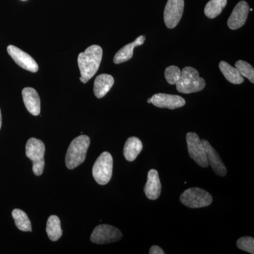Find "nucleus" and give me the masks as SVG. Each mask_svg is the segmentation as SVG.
<instances>
[{
    "mask_svg": "<svg viewBox=\"0 0 254 254\" xmlns=\"http://www.w3.org/2000/svg\"><path fill=\"white\" fill-rule=\"evenodd\" d=\"M103 58V49L101 47L93 45L88 47L83 53H80L78 57V65L81 72L80 81L86 83L99 68Z\"/></svg>",
    "mask_w": 254,
    "mask_h": 254,
    "instance_id": "f257e3e1",
    "label": "nucleus"
},
{
    "mask_svg": "<svg viewBox=\"0 0 254 254\" xmlns=\"http://www.w3.org/2000/svg\"><path fill=\"white\" fill-rule=\"evenodd\" d=\"M90 142L89 137L86 135L76 137L71 141L65 158L66 168L73 170L85 161Z\"/></svg>",
    "mask_w": 254,
    "mask_h": 254,
    "instance_id": "f03ea898",
    "label": "nucleus"
},
{
    "mask_svg": "<svg viewBox=\"0 0 254 254\" xmlns=\"http://www.w3.org/2000/svg\"><path fill=\"white\" fill-rule=\"evenodd\" d=\"M177 90L185 94L202 91L205 86V81L200 77L199 73L194 68L187 66L181 71V76L177 82Z\"/></svg>",
    "mask_w": 254,
    "mask_h": 254,
    "instance_id": "7ed1b4c3",
    "label": "nucleus"
},
{
    "mask_svg": "<svg viewBox=\"0 0 254 254\" xmlns=\"http://www.w3.org/2000/svg\"><path fill=\"white\" fill-rule=\"evenodd\" d=\"M46 146L41 140L31 138L26 145V154L33 162V171L36 176H41L45 167L44 155Z\"/></svg>",
    "mask_w": 254,
    "mask_h": 254,
    "instance_id": "20e7f679",
    "label": "nucleus"
},
{
    "mask_svg": "<svg viewBox=\"0 0 254 254\" xmlns=\"http://www.w3.org/2000/svg\"><path fill=\"white\" fill-rule=\"evenodd\" d=\"M180 201L190 208H204L211 204L213 197L207 190L194 187L184 191L180 195Z\"/></svg>",
    "mask_w": 254,
    "mask_h": 254,
    "instance_id": "39448f33",
    "label": "nucleus"
},
{
    "mask_svg": "<svg viewBox=\"0 0 254 254\" xmlns=\"http://www.w3.org/2000/svg\"><path fill=\"white\" fill-rule=\"evenodd\" d=\"M113 159L108 152H103L93 165V176L100 185H105L113 176Z\"/></svg>",
    "mask_w": 254,
    "mask_h": 254,
    "instance_id": "423d86ee",
    "label": "nucleus"
},
{
    "mask_svg": "<svg viewBox=\"0 0 254 254\" xmlns=\"http://www.w3.org/2000/svg\"><path fill=\"white\" fill-rule=\"evenodd\" d=\"M123 233L117 227L109 225H100L92 232L91 241L98 245L113 243L121 240Z\"/></svg>",
    "mask_w": 254,
    "mask_h": 254,
    "instance_id": "0eeeda50",
    "label": "nucleus"
},
{
    "mask_svg": "<svg viewBox=\"0 0 254 254\" xmlns=\"http://www.w3.org/2000/svg\"><path fill=\"white\" fill-rule=\"evenodd\" d=\"M187 142L190 158L202 168H208V160L199 136L193 132H190L187 134Z\"/></svg>",
    "mask_w": 254,
    "mask_h": 254,
    "instance_id": "6e6552de",
    "label": "nucleus"
},
{
    "mask_svg": "<svg viewBox=\"0 0 254 254\" xmlns=\"http://www.w3.org/2000/svg\"><path fill=\"white\" fill-rule=\"evenodd\" d=\"M185 0H168L164 11V21L170 29L176 27L182 17Z\"/></svg>",
    "mask_w": 254,
    "mask_h": 254,
    "instance_id": "1a4fd4ad",
    "label": "nucleus"
},
{
    "mask_svg": "<svg viewBox=\"0 0 254 254\" xmlns=\"http://www.w3.org/2000/svg\"><path fill=\"white\" fill-rule=\"evenodd\" d=\"M7 52L15 63L21 68L33 73L38 71V65L34 59L17 47L9 46L7 47Z\"/></svg>",
    "mask_w": 254,
    "mask_h": 254,
    "instance_id": "9d476101",
    "label": "nucleus"
},
{
    "mask_svg": "<svg viewBox=\"0 0 254 254\" xmlns=\"http://www.w3.org/2000/svg\"><path fill=\"white\" fill-rule=\"evenodd\" d=\"M151 103L155 107L160 108L175 110L182 108L186 104V101L182 97L177 95L157 93L151 98Z\"/></svg>",
    "mask_w": 254,
    "mask_h": 254,
    "instance_id": "9b49d317",
    "label": "nucleus"
},
{
    "mask_svg": "<svg viewBox=\"0 0 254 254\" xmlns=\"http://www.w3.org/2000/svg\"><path fill=\"white\" fill-rule=\"evenodd\" d=\"M250 12V6L245 1H241L235 6L227 21V26L231 30L239 29L245 24Z\"/></svg>",
    "mask_w": 254,
    "mask_h": 254,
    "instance_id": "f8f14e48",
    "label": "nucleus"
},
{
    "mask_svg": "<svg viewBox=\"0 0 254 254\" xmlns=\"http://www.w3.org/2000/svg\"><path fill=\"white\" fill-rule=\"evenodd\" d=\"M202 144L204 148L205 154H206L207 160L209 165H210L213 169L214 173L219 176L225 177L227 174V169L220 158L218 152L216 151L213 146L207 140H201Z\"/></svg>",
    "mask_w": 254,
    "mask_h": 254,
    "instance_id": "ddd939ff",
    "label": "nucleus"
},
{
    "mask_svg": "<svg viewBox=\"0 0 254 254\" xmlns=\"http://www.w3.org/2000/svg\"><path fill=\"white\" fill-rule=\"evenodd\" d=\"M162 185L159 174L156 170H150L148 174V180L144 187L147 198L150 200L158 199L161 193Z\"/></svg>",
    "mask_w": 254,
    "mask_h": 254,
    "instance_id": "4468645a",
    "label": "nucleus"
},
{
    "mask_svg": "<svg viewBox=\"0 0 254 254\" xmlns=\"http://www.w3.org/2000/svg\"><path fill=\"white\" fill-rule=\"evenodd\" d=\"M23 100L26 109L31 115L38 116L41 113V99L33 88H25L22 91Z\"/></svg>",
    "mask_w": 254,
    "mask_h": 254,
    "instance_id": "2eb2a0df",
    "label": "nucleus"
},
{
    "mask_svg": "<svg viewBox=\"0 0 254 254\" xmlns=\"http://www.w3.org/2000/svg\"><path fill=\"white\" fill-rule=\"evenodd\" d=\"M145 37L141 36L137 38L133 43H128L122 49L119 50L114 57L113 62L116 64L125 63L131 60L133 55V50L136 47L141 46L144 43Z\"/></svg>",
    "mask_w": 254,
    "mask_h": 254,
    "instance_id": "dca6fc26",
    "label": "nucleus"
},
{
    "mask_svg": "<svg viewBox=\"0 0 254 254\" xmlns=\"http://www.w3.org/2000/svg\"><path fill=\"white\" fill-rule=\"evenodd\" d=\"M114 83H115V80L111 75L103 73L97 76L94 81V88H93V91L96 98H103L111 89Z\"/></svg>",
    "mask_w": 254,
    "mask_h": 254,
    "instance_id": "f3484780",
    "label": "nucleus"
},
{
    "mask_svg": "<svg viewBox=\"0 0 254 254\" xmlns=\"http://www.w3.org/2000/svg\"><path fill=\"white\" fill-rule=\"evenodd\" d=\"M143 149V144L139 138L130 137L127 139L124 147V155L127 161H133Z\"/></svg>",
    "mask_w": 254,
    "mask_h": 254,
    "instance_id": "a211bd4d",
    "label": "nucleus"
},
{
    "mask_svg": "<svg viewBox=\"0 0 254 254\" xmlns=\"http://www.w3.org/2000/svg\"><path fill=\"white\" fill-rule=\"evenodd\" d=\"M219 68L225 78L233 83V84H241L245 81V78L240 74L236 67H233L231 65L225 61L220 62Z\"/></svg>",
    "mask_w": 254,
    "mask_h": 254,
    "instance_id": "6ab92c4d",
    "label": "nucleus"
},
{
    "mask_svg": "<svg viewBox=\"0 0 254 254\" xmlns=\"http://www.w3.org/2000/svg\"><path fill=\"white\" fill-rule=\"evenodd\" d=\"M46 232L50 240L56 242L63 235L61 222L57 215H51L47 222Z\"/></svg>",
    "mask_w": 254,
    "mask_h": 254,
    "instance_id": "aec40b11",
    "label": "nucleus"
},
{
    "mask_svg": "<svg viewBox=\"0 0 254 254\" xmlns=\"http://www.w3.org/2000/svg\"><path fill=\"white\" fill-rule=\"evenodd\" d=\"M227 0H210L205 5L204 13L209 18H215L221 14L226 6Z\"/></svg>",
    "mask_w": 254,
    "mask_h": 254,
    "instance_id": "412c9836",
    "label": "nucleus"
},
{
    "mask_svg": "<svg viewBox=\"0 0 254 254\" xmlns=\"http://www.w3.org/2000/svg\"><path fill=\"white\" fill-rule=\"evenodd\" d=\"M12 216L18 230L23 232L32 231L31 221L25 212L20 209H14L12 211Z\"/></svg>",
    "mask_w": 254,
    "mask_h": 254,
    "instance_id": "4be33fe9",
    "label": "nucleus"
},
{
    "mask_svg": "<svg viewBox=\"0 0 254 254\" xmlns=\"http://www.w3.org/2000/svg\"><path fill=\"white\" fill-rule=\"evenodd\" d=\"M235 67L243 77L248 78L252 83H254V68L250 64L243 60H239L235 64Z\"/></svg>",
    "mask_w": 254,
    "mask_h": 254,
    "instance_id": "5701e85b",
    "label": "nucleus"
},
{
    "mask_svg": "<svg viewBox=\"0 0 254 254\" xmlns=\"http://www.w3.org/2000/svg\"><path fill=\"white\" fill-rule=\"evenodd\" d=\"M180 76H181V70L176 66H170L165 69V78L170 84H176L177 82L180 79Z\"/></svg>",
    "mask_w": 254,
    "mask_h": 254,
    "instance_id": "b1692460",
    "label": "nucleus"
},
{
    "mask_svg": "<svg viewBox=\"0 0 254 254\" xmlns=\"http://www.w3.org/2000/svg\"><path fill=\"white\" fill-rule=\"evenodd\" d=\"M237 246L240 250L254 254V239L252 237H243L239 239Z\"/></svg>",
    "mask_w": 254,
    "mask_h": 254,
    "instance_id": "393cba45",
    "label": "nucleus"
},
{
    "mask_svg": "<svg viewBox=\"0 0 254 254\" xmlns=\"http://www.w3.org/2000/svg\"><path fill=\"white\" fill-rule=\"evenodd\" d=\"M150 254H164L165 252L163 250L160 248L158 246L154 245L152 246L151 248L150 249L149 251Z\"/></svg>",
    "mask_w": 254,
    "mask_h": 254,
    "instance_id": "a878e982",
    "label": "nucleus"
},
{
    "mask_svg": "<svg viewBox=\"0 0 254 254\" xmlns=\"http://www.w3.org/2000/svg\"><path fill=\"white\" fill-rule=\"evenodd\" d=\"M1 110H0V128H1Z\"/></svg>",
    "mask_w": 254,
    "mask_h": 254,
    "instance_id": "bb28decb",
    "label": "nucleus"
},
{
    "mask_svg": "<svg viewBox=\"0 0 254 254\" xmlns=\"http://www.w3.org/2000/svg\"><path fill=\"white\" fill-rule=\"evenodd\" d=\"M147 102H148V103H151V100H150V98L147 100Z\"/></svg>",
    "mask_w": 254,
    "mask_h": 254,
    "instance_id": "cd10ccee",
    "label": "nucleus"
},
{
    "mask_svg": "<svg viewBox=\"0 0 254 254\" xmlns=\"http://www.w3.org/2000/svg\"><path fill=\"white\" fill-rule=\"evenodd\" d=\"M250 11H253V9H250Z\"/></svg>",
    "mask_w": 254,
    "mask_h": 254,
    "instance_id": "c85d7f7f",
    "label": "nucleus"
},
{
    "mask_svg": "<svg viewBox=\"0 0 254 254\" xmlns=\"http://www.w3.org/2000/svg\"><path fill=\"white\" fill-rule=\"evenodd\" d=\"M22 1H26V0H22Z\"/></svg>",
    "mask_w": 254,
    "mask_h": 254,
    "instance_id": "c756f323",
    "label": "nucleus"
}]
</instances>
